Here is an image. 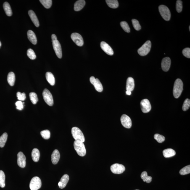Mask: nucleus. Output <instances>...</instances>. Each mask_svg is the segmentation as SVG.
I'll return each instance as SVG.
<instances>
[{"label":"nucleus","instance_id":"obj_1","mask_svg":"<svg viewBox=\"0 0 190 190\" xmlns=\"http://www.w3.org/2000/svg\"><path fill=\"white\" fill-rule=\"evenodd\" d=\"M183 83L180 79L175 80L174 84L173 93L174 97L178 98L180 97L183 91Z\"/></svg>","mask_w":190,"mask_h":190},{"label":"nucleus","instance_id":"obj_2","mask_svg":"<svg viewBox=\"0 0 190 190\" xmlns=\"http://www.w3.org/2000/svg\"><path fill=\"white\" fill-rule=\"evenodd\" d=\"M74 147L79 155L83 157L86 155V149L83 142L75 141L74 143Z\"/></svg>","mask_w":190,"mask_h":190},{"label":"nucleus","instance_id":"obj_3","mask_svg":"<svg viewBox=\"0 0 190 190\" xmlns=\"http://www.w3.org/2000/svg\"><path fill=\"white\" fill-rule=\"evenodd\" d=\"M72 134L75 141L84 142L85 138L84 135L80 128L76 127H73L72 129Z\"/></svg>","mask_w":190,"mask_h":190},{"label":"nucleus","instance_id":"obj_4","mask_svg":"<svg viewBox=\"0 0 190 190\" xmlns=\"http://www.w3.org/2000/svg\"><path fill=\"white\" fill-rule=\"evenodd\" d=\"M151 43L150 41H148L145 43L138 50V53L140 55L144 56L148 54L150 51Z\"/></svg>","mask_w":190,"mask_h":190},{"label":"nucleus","instance_id":"obj_5","mask_svg":"<svg viewBox=\"0 0 190 190\" xmlns=\"http://www.w3.org/2000/svg\"><path fill=\"white\" fill-rule=\"evenodd\" d=\"M159 13L163 18L165 21H169L171 13L168 8L165 5H161L159 6Z\"/></svg>","mask_w":190,"mask_h":190},{"label":"nucleus","instance_id":"obj_6","mask_svg":"<svg viewBox=\"0 0 190 190\" xmlns=\"http://www.w3.org/2000/svg\"><path fill=\"white\" fill-rule=\"evenodd\" d=\"M41 181L39 177L35 176L32 178L29 185L31 190H38L41 188Z\"/></svg>","mask_w":190,"mask_h":190},{"label":"nucleus","instance_id":"obj_7","mask_svg":"<svg viewBox=\"0 0 190 190\" xmlns=\"http://www.w3.org/2000/svg\"><path fill=\"white\" fill-rule=\"evenodd\" d=\"M43 96L45 102L49 106H52L54 104L52 95L49 90L45 89L43 92Z\"/></svg>","mask_w":190,"mask_h":190},{"label":"nucleus","instance_id":"obj_8","mask_svg":"<svg viewBox=\"0 0 190 190\" xmlns=\"http://www.w3.org/2000/svg\"><path fill=\"white\" fill-rule=\"evenodd\" d=\"M111 170L115 174H121L125 171V168L123 165L118 163L114 164L111 167Z\"/></svg>","mask_w":190,"mask_h":190},{"label":"nucleus","instance_id":"obj_9","mask_svg":"<svg viewBox=\"0 0 190 190\" xmlns=\"http://www.w3.org/2000/svg\"><path fill=\"white\" fill-rule=\"evenodd\" d=\"M90 81L93 86L95 89L98 92H102L103 90V85L99 79H96L94 77H91L90 78Z\"/></svg>","mask_w":190,"mask_h":190},{"label":"nucleus","instance_id":"obj_10","mask_svg":"<svg viewBox=\"0 0 190 190\" xmlns=\"http://www.w3.org/2000/svg\"><path fill=\"white\" fill-rule=\"evenodd\" d=\"M71 38L77 46H81L83 45L84 42L83 37L78 33H73L71 35Z\"/></svg>","mask_w":190,"mask_h":190},{"label":"nucleus","instance_id":"obj_11","mask_svg":"<svg viewBox=\"0 0 190 190\" xmlns=\"http://www.w3.org/2000/svg\"><path fill=\"white\" fill-rule=\"evenodd\" d=\"M53 46L54 50L55 51L56 55L59 59L62 57V46L58 40H56L52 41Z\"/></svg>","mask_w":190,"mask_h":190},{"label":"nucleus","instance_id":"obj_12","mask_svg":"<svg viewBox=\"0 0 190 190\" xmlns=\"http://www.w3.org/2000/svg\"><path fill=\"white\" fill-rule=\"evenodd\" d=\"M141 111L144 113H147L150 111L151 106L150 102L147 99L142 100L141 102Z\"/></svg>","mask_w":190,"mask_h":190},{"label":"nucleus","instance_id":"obj_13","mask_svg":"<svg viewBox=\"0 0 190 190\" xmlns=\"http://www.w3.org/2000/svg\"><path fill=\"white\" fill-rule=\"evenodd\" d=\"M121 122L123 126L127 128H130L132 126V121L131 118L125 114H124L121 117Z\"/></svg>","mask_w":190,"mask_h":190},{"label":"nucleus","instance_id":"obj_14","mask_svg":"<svg viewBox=\"0 0 190 190\" xmlns=\"http://www.w3.org/2000/svg\"><path fill=\"white\" fill-rule=\"evenodd\" d=\"M26 157L22 152H20L17 154V164L19 167L22 168H25L26 166Z\"/></svg>","mask_w":190,"mask_h":190},{"label":"nucleus","instance_id":"obj_15","mask_svg":"<svg viewBox=\"0 0 190 190\" xmlns=\"http://www.w3.org/2000/svg\"><path fill=\"white\" fill-rule=\"evenodd\" d=\"M101 49L106 54L109 55H113L114 54L113 50L109 45L105 42L103 41L100 43Z\"/></svg>","mask_w":190,"mask_h":190},{"label":"nucleus","instance_id":"obj_16","mask_svg":"<svg viewBox=\"0 0 190 190\" xmlns=\"http://www.w3.org/2000/svg\"><path fill=\"white\" fill-rule=\"evenodd\" d=\"M171 61L169 57H166L162 59L161 67L162 70L165 72L168 71L169 70Z\"/></svg>","mask_w":190,"mask_h":190},{"label":"nucleus","instance_id":"obj_17","mask_svg":"<svg viewBox=\"0 0 190 190\" xmlns=\"http://www.w3.org/2000/svg\"><path fill=\"white\" fill-rule=\"evenodd\" d=\"M135 86V81L133 79L132 77H128L126 81V91H133L134 89Z\"/></svg>","mask_w":190,"mask_h":190},{"label":"nucleus","instance_id":"obj_18","mask_svg":"<svg viewBox=\"0 0 190 190\" xmlns=\"http://www.w3.org/2000/svg\"><path fill=\"white\" fill-rule=\"evenodd\" d=\"M69 176L67 174H65L62 176L60 181L58 183V186L61 189H63L66 187L69 180Z\"/></svg>","mask_w":190,"mask_h":190},{"label":"nucleus","instance_id":"obj_19","mask_svg":"<svg viewBox=\"0 0 190 190\" xmlns=\"http://www.w3.org/2000/svg\"><path fill=\"white\" fill-rule=\"evenodd\" d=\"M60 154L57 149L55 150L51 154V161L54 165H56L59 161L60 159Z\"/></svg>","mask_w":190,"mask_h":190},{"label":"nucleus","instance_id":"obj_20","mask_svg":"<svg viewBox=\"0 0 190 190\" xmlns=\"http://www.w3.org/2000/svg\"><path fill=\"white\" fill-rule=\"evenodd\" d=\"M28 14L32 22L34 24L35 26L37 27H39L40 25L39 21L34 11L32 10H30L28 11Z\"/></svg>","mask_w":190,"mask_h":190},{"label":"nucleus","instance_id":"obj_21","mask_svg":"<svg viewBox=\"0 0 190 190\" xmlns=\"http://www.w3.org/2000/svg\"><path fill=\"white\" fill-rule=\"evenodd\" d=\"M28 38L29 40L33 44H36L37 43V39L36 35L32 30H29L27 32Z\"/></svg>","mask_w":190,"mask_h":190},{"label":"nucleus","instance_id":"obj_22","mask_svg":"<svg viewBox=\"0 0 190 190\" xmlns=\"http://www.w3.org/2000/svg\"><path fill=\"white\" fill-rule=\"evenodd\" d=\"M85 1L83 0H79L76 1L74 5V10L76 11L81 10L85 5Z\"/></svg>","mask_w":190,"mask_h":190},{"label":"nucleus","instance_id":"obj_23","mask_svg":"<svg viewBox=\"0 0 190 190\" xmlns=\"http://www.w3.org/2000/svg\"><path fill=\"white\" fill-rule=\"evenodd\" d=\"M32 159L34 162H37L38 161L40 157V151L37 148H34L32 150L31 153Z\"/></svg>","mask_w":190,"mask_h":190},{"label":"nucleus","instance_id":"obj_24","mask_svg":"<svg viewBox=\"0 0 190 190\" xmlns=\"http://www.w3.org/2000/svg\"><path fill=\"white\" fill-rule=\"evenodd\" d=\"M164 157L165 158H169L174 157L176 154L174 150L172 149H167L163 151Z\"/></svg>","mask_w":190,"mask_h":190},{"label":"nucleus","instance_id":"obj_25","mask_svg":"<svg viewBox=\"0 0 190 190\" xmlns=\"http://www.w3.org/2000/svg\"><path fill=\"white\" fill-rule=\"evenodd\" d=\"M46 78L47 81L51 86H54L55 84V79L54 75L50 72H46Z\"/></svg>","mask_w":190,"mask_h":190},{"label":"nucleus","instance_id":"obj_26","mask_svg":"<svg viewBox=\"0 0 190 190\" xmlns=\"http://www.w3.org/2000/svg\"><path fill=\"white\" fill-rule=\"evenodd\" d=\"M15 75L14 72H10L7 77V81L10 85L11 86H14L15 83Z\"/></svg>","mask_w":190,"mask_h":190},{"label":"nucleus","instance_id":"obj_27","mask_svg":"<svg viewBox=\"0 0 190 190\" xmlns=\"http://www.w3.org/2000/svg\"><path fill=\"white\" fill-rule=\"evenodd\" d=\"M3 6L6 15L8 16H11L12 15V12L9 3L7 2H5Z\"/></svg>","mask_w":190,"mask_h":190},{"label":"nucleus","instance_id":"obj_28","mask_svg":"<svg viewBox=\"0 0 190 190\" xmlns=\"http://www.w3.org/2000/svg\"><path fill=\"white\" fill-rule=\"evenodd\" d=\"M106 2L108 6L111 8L116 9L118 7L119 3L117 0H106Z\"/></svg>","mask_w":190,"mask_h":190},{"label":"nucleus","instance_id":"obj_29","mask_svg":"<svg viewBox=\"0 0 190 190\" xmlns=\"http://www.w3.org/2000/svg\"><path fill=\"white\" fill-rule=\"evenodd\" d=\"M141 178L144 182H146L147 183H150L152 181V177L148 176L147 172L144 171L141 173Z\"/></svg>","mask_w":190,"mask_h":190},{"label":"nucleus","instance_id":"obj_30","mask_svg":"<svg viewBox=\"0 0 190 190\" xmlns=\"http://www.w3.org/2000/svg\"><path fill=\"white\" fill-rule=\"evenodd\" d=\"M8 136L7 133H4L0 137V147H4L7 141Z\"/></svg>","mask_w":190,"mask_h":190},{"label":"nucleus","instance_id":"obj_31","mask_svg":"<svg viewBox=\"0 0 190 190\" xmlns=\"http://www.w3.org/2000/svg\"><path fill=\"white\" fill-rule=\"evenodd\" d=\"M5 176L2 170H0V187L4 188L5 187Z\"/></svg>","mask_w":190,"mask_h":190},{"label":"nucleus","instance_id":"obj_32","mask_svg":"<svg viewBox=\"0 0 190 190\" xmlns=\"http://www.w3.org/2000/svg\"><path fill=\"white\" fill-rule=\"evenodd\" d=\"M42 5L46 9H49L52 5V1L51 0H40Z\"/></svg>","mask_w":190,"mask_h":190},{"label":"nucleus","instance_id":"obj_33","mask_svg":"<svg viewBox=\"0 0 190 190\" xmlns=\"http://www.w3.org/2000/svg\"><path fill=\"white\" fill-rule=\"evenodd\" d=\"M30 100L33 104H36L38 101V96L36 93L31 92L29 94Z\"/></svg>","mask_w":190,"mask_h":190},{"label":"nucleus","instance_id":"obj_34","mask_svg":"<svg viewBox=\"0 0 190 190\" xmlns=\"http://www.w3.org/2000/svg\"><path fill=\"white\" fill-rule=\"evenodd\" d=\"M41 135L45 139H49L51 137V133L49 130H46L41 131Z\"/></svg>","mask_w":190,"mask_h":190},{"label":"nucleus","instance_id":"obj_35","mask_svg":"<svg viewBox=\"0 0 190 190\" xmlns=\"http://www.w3.org/2000/svg\"><path fill=\"white\" fill-rule=\"evenodd\" d=\"M180 174L182 175H187L190 173V165H188L182 168L179 172Z\"/></svg>","mask_w":190,"mask_h":190},{"label":"nucleus","instance_id":"obj_36","mask_svg":"<svg viewBox=\"0 0 190 190\" xmlns=\"http://www.w3.org/2000/svg\"><path fill=\"white\" fill-rule=\"evenodd\" d=\"M121 26L124 31L127 33H130V29L128 24L126 22L123 21L120 22Z\"/></svg>","mask_w":190,"mask_h":190},{"label":"nucleus","instance_id":"obj_37","mask_svg":"<svg viewBox=\"0 0 190 190\" xmlns=\"http://www.w3.org/2000/svg\"><path fill=\"white\" fill-rule=\"evenodd\" d=\"M132 23L133 25V27L135 30L139 31L141 29V27L139 23V22L136 19H133L132 20Z\"/></svg>","mask_w":190,"mask_h":190},{"label":"nucleus","instance_id":"obj_38","mask_svg":"<svg viewBox=\"0 0 190 190\" xmlns=\"http://www.w3.org/2000/svg\"><path fill=\"white\" fill-rule=\"evenodd\" d=\"M154 139L157 140V142L159 143H162L165 140V137L159 134H155L154 135Z\"/></svg>","mask_w":190,"mask_h":190},{"label":"nucleus","instance_id":"obj_39","mask_svg":"<svg viewBox=\"0 0 190 190\" xmlns=\"http://www.w3.org/2000/svg\"><path fill=\"white\" fill-rule=\"evenodd\" d=\"M27 54L28 57L31 59H35L36 58V55L34 51L31 49H29L27 51Z\"/></svg>","mask_w":190,"mask_h":190},{"label":"nucleus","instance_id":"obj_40","mask_svg":"<svg viewBox=\"0 0 190 190\" xmlns=\"http://www.w3.org/2000/svg\"><path fill=\"white\" fill-rule=\"evenodd\" d=\"M190 106V100L189 99L185 100L182 106V110L186 111L189 108Z\"/></svg>","mask_w":190,"mask_h":190},{"label":"nucleus","instance_id":"obj_41","mask_svg":"<svg viewBox=\"0 0 190 190\" xmlns=\"http://www.w3.org/2000/svg\"><path fill=\"white\" fill-rule=\"evenodd\" d=\"M182 2L180 0H178L176 1V10L177 12L178 13L181 12L182 10Z\"/></svg>","mask_w":190,"mask_h":190},{"label":"nucleus","instance_id":"obj_42","mask_svg":"<svg viewBox=\"0 0 190 190\" xmlns=\"http://www.w3.org/2000/svg\"><path fill=\"white\" fill-rule=\"evenodd\" d=\"M17 96L18 99L21 101H24L26 99V94L25 93H21L18 92L17 93Z\"/></svg>","mask_w":190,"mask_h":190},{"label":"nucleus","instance_id":"obj_43","mask_svg":"<svg viewBox=\"0 0 190 190\" xmlns=\"http://www.w3.org/2000/svg\"><path fill=\"white\" fill-rule=\"evenodd\" d=\"M182 54L185 57L189 59L190 58V48H185L182 51Z\"/></svg>","mask_w":190,"mask_h":190},{"label":"nucleus","instance_id":"obj_44","mask_svg":"<svg viewBox=\"0 0 190 190\" xmlns=\"http://www.w3.org/2000/svg\"><path fill=\"white\" fill-rule=\"evenodd\" d=\"M16 109L19 110H22L23 109L24 105L22 101H18L16 103Z\"/></svg>","mask_w":190,"mask_h":190},{"label":"nucleus","instance_id":"obj_45","mask_svg":"<svg viewBox=\"0 0 190 190\" xmlns=\"http://www.w3.org/2000/svg\"><path fill=\"white\" fill-rule=\"evenodd\" d=\"M51 39H52V41H55V40H57V37L55 35L53 34L51 36Z\"/></svg>","mask_w":190,"mask_h":190},{"label":"nucleus","instance_id":"obj_46","mask_svg":"<svg viewBox=\"0 0 190 190\" xmlns=\"http://www.w3.org/2000/svg\"><path fill=\"white\" fill-rule=\"evenodd\" d=\"M126 93L127 95H128V96H130V95H131V92L129 91H126Z\"/></svg>","mask_w":190,"mask_h":190},{"label":"nucleus","instance_id":"obj_47","mask_svg":"<svg viewBox=\"0 0 190 190\" xmlns=\"http://www.w3.org/2000/svg\"><path fill=\"white\" fill-rule=\"evenodd\" d=\"M1 41H0V47H1Z\"/></svg>","mask_w":190,"mask_h":190},{"label":"nucleus","instance_id":"obj_48","mask_svg":"<svg viewBox=\"0 0 190 190\" xmlns=\"http://www.w3.org/2000/svg\"><path fill=\"white\" fill-rule=\"evenodd\" d=\"M189 31H190V26H189Z\"/></svg>","mask_w":190,"mask_h":190},{"label":"nucleus","instance_id":"obj_49","mask_svg":"<svg viewBox=\"0 0 190 190\" xmlns=\"http://www.w3.org/2000/svg\"></svg>","mask_w":190,"mask_h":190}]
</instances>
